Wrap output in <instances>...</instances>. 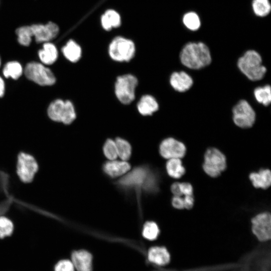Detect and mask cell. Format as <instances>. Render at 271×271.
Wrapping results in <instances>:
<instances>
[{
	"mask_svg": "<svg viewBox=\"0 0 271 271\" xmlns=\"http://www.w3.org/2000/svg\"><path fill=\"white\" fill-rule=\"evenodd\" d=\"M179 57L183 65L194 70L206 67L212 61L208 47L201 42H190L186 44L182 49Z\"/></svg>",
	"mask_w": 271,
	"mask_h": 271,
	"instance_id": "1",
	"label": "cell"
},
{
	"mask_svg": "<svg viewBox=\"0 0 271 271\" xmlns=\"http://www.w3.org/2000/svg\"><path fill=\"white\" fill-rule=\"evenodd\" d=\"M237 65L240 71L249 80L258 81L262 79L266 68L262 65V58L255 50L246 51L238 60Z\"/></svg>",
	"mask_w": 271,
	"mask_h": 271,
	"instance_id": "2",
	"label": "cell"
},
{
	"mask_svg": "<svg viewBox=\"0 0 271 271\" xmlns=\"http://www.w3.org/2000/svg\"><path fill=\"white\" fill-rule=\"evenodd\" d=\"M48 115L53 121L70 124L76 117L75 109L70 100L57 99L52 102L48 108Z\"/></svg>",
	"mask_w": 271,
	"mask_h": 271,
	"instance_id": "3",
	"label": "cell"
},
{
	"mask_svg": "<svg viewBox=\"0 0 271 271\" xmlns=\"http://www.w3.org/2000/svg\"><path fill=\"white\" fill-rule=\"evenodd\" d=\"M138 79L130 74H123L117 77L114 92L117 99L123 104H129L135 98Z\"/></svg>",
	"mask_w": 271,
	"mask_h": 271,
	"instance_id": "4",
	"label": "cell"
},
{
	"mask_svg": "<svg viewBox=\"0 0 271 271\" xmlns=\"http://www.w3.org/2000/svg\"><path fill=\"white\" fill-rule=\"evenodd\" d=\"M135 45L130 40L121 37L115 38L110 43L108 54L110 57L117 62H128L134 57Z\"/></svg>",
	"mask_w": 271,
	"mask_h": 271,
	"instance_id": "5",
	"label": "cell"
},
{
	"mask_svg": "<svg viewBox=\"0 0 271 271\" xmlns=\"http://www.w3.org/2000/svg\"><path fill=\"white\" fill-rule=\"evenodd\" d=\"M26 77L41 86L53 85L56 81L52 71L44 65L36 62H30L24 69Z\"/></svg>",
	"mask_w": 271,
	"mask_h": 271,
	"instance_id": "6",
	"label": "cell"
},
{
	"mask_svg": "<svg viewBox=\"0 0 271 271\" xmlns=\"http://www.w3.org/2000/svg\"><path fill=\"white\" fill-rule=\"evenodd\" d=\"M226 168L225 155L215 148L208 149L204 155V171L212 177H218Z\"/></svg>",
	"mask_w": 271,
	"mask_h": 271,
	"instance_id": "7",
	"label": "cell"
},
{
	"mask_svg": "<svg viewBox=\"0 0 271 271\" xmlns=\"http://www.w3.org/2000/svg\"><path fill=\"white\" fill-rule=\"evenodd\" d=\"M232 114L234 123L240 128H250L255 121V112L245 100H240L235 105L232 109Z\"/></svg>",
	"mask_w": 271,
	"mask_h": 271,
	"instance_id": "8",
	"label": "cell"
},
{
	"mask_svg": "<svg viewBox=\"0 0 271 271\" xmlns=\"http://www.w3.org/2000/svg\"><path fill=\"white\" fill-rule=\"evenodd\" d=\"M251 231L260 242L269 241L271 238V216L269 212L257 214L251 220Z\"/></svg>",
	"mask_w": 271,
	"mask_h": 271,
	"instance_id": "9",
	"label": "cell"
},
{
	"mask_svg": "<svg viewBox=\"0 0 271 271\" xmlns=\"http://www.w3.org/2000/svg\"><path fill=\"white\" fill-rule=\"evenodd\" d=\"M38 170V163L32 156L25 153L19 154L17 165V173L21 181L25 183L31 182Z\"/></svg>",
	"mask_w": 271,
	"mask_h": 271,
	"instance_id": "10",
	"label": "cell"
},
{
	"mask_svg": "<svg viewBox=\"0 0 271 271\" xmlns=\"http://www.w3.org/2000/svg\"><path fill=\"white\" fill-rule=\"evenodd\" d=\"M159 152L163 158L168 160L181 159L186 154V148L182 142L170 137L162 141L159 147Z\"/></svg>",
	"mask_w": 271,
	"mask_h": 271,
	"instance_id": "11",
	"label": "cell"
},
{
	"mask_svg": "<svg viewBox=\"0 0 271 271\" xmlns=\"http://www.w3.org/2000/svg\"><path fill=\"white\" fill-rule=\"evenodd\" d=\"M31 27L33 35L38 43L48 42L55 38L59 32L58 26L52 22L46 25H33Z\"/></svg>",
	"mask_w": 271,
	"mask_h": 271,
	"instance_id": "12",
	"label": "cell"
},
{
	"mask_svg": "<svg viewBox=\"0 0 271 271\" xmlns=\"http://www.w3.org/2000/svg\"><path fill=\"white\" fill-rule=\"evenodd\" d=\"M149 175L147 170L143 167L136 168L124 174L119 182L125 187H139L145 185Z\"/></svg>",
	"mask_w": 271,
	"mask_h": 271,
	"instance_id": "13",
	"label": "cell"
},
{
	"mask_svg": "<svg viewBox=\"0 0 271 271\" xmlns=\"http://www.w3.org/2000/svg\"><path fill=\"white\" fill-rule=\"evenodd\" d=\"M71 261L77 271H91L92 256L84 250L74 251L71 255Z\"/></svg>",
	"mask_w": 271,
	"mask_h": 271,
	"instance_id": "14",
	"label": "cell"
},
{
	"mask_svg": "<svg viewBox=\"0 0 271 271\" xmlns=\"http://www.w3.org/2000/svg\"><path fill=\"white\" fill-rule=\"evenodd\" d=\"M170 83L174 90L183 92L192 87L193 80L192 77L184 71L174 72L170 76Z\"/></svg>",
	"mask_w": 271,
	"mask_h": 271,
	"instance_id": "15",
	"label": "cell"
},
{
	"mask_svg": "<svg viewBox=\"0 0 271 271\" xmlns=\"http://www.w3.org/2000/svg\"><path fill=\"white\" fill-rule=\"evenodd\" d=\"M148 257L150 262L160 266L167 265L170 261V254L167 248L163 246H155L150 248Z\"/></svg>",
	"mask_w": 271,
	"mask_h": 271,
	"instance_id": "16",
	"label": "cell"
},
{
	"mask_svg": "<svg viewBox=\"0 0 271 271\" xmlns=\"http://www.w3.org/2000/svg\"><path fill=\"white\" fill-rule=\"evenodd\" d=\"M103 168L108 175L116 177L125 174L130 170V166L126 161L113 160L106 162Z\"/></svg>",
	"mask_w": 271,
	"mask_h": 271,
	"instance_id": "17",
	"label": "cell"
},
{
	"mask_svg": "<svg viewBox=\"0 0 271 271\" xmlns=\"http://www.w3.org/2000/svg\"><path fill=\"white\" fill-rule=\"evenodd\" d=\"M137 109L142 115H151L159 109V104L151 95H143L137 103Z\"/></svg>",
	"mask_w": 271,
	"mask_h": 271,
	"instance_id": "18",
	"label": "cell"
},
{
	"mask_svg": "<svg viewBox=\"0 0 271 271\" xmlns=\"http://www.w3.org/2000/svg\"><path fill=\"white\" fill-rule=\"evenodd\" d=\"M249 178L255 188L267 189L271 184V173L267 169H262L258 172H252L249 174Z\"/></svg>",
	"mask_w": 271,
	"mask_h": 271,
	"instance_id": "19",
	"label": "cell"
},
{
	"mask_svg": "<svg viewBox=\"0 0 271 271\" xmlns=\"http://www.w3.org/2000/svg\"><path fill=\"white\" fill-rule=\"evenodd\" d=\"M38 55L42 63L51 65L57 60L58 53L56 46L48 42L44 44L43 49L39 51Z\"/></svg>",
	"mask_w": 271,
	"mask_h": 271,
	"instance_id": "20",
	"label": "cell"
},
{
	"mask_svg": "<svg viewBox=\"0 0 271 271\" xmlns=\"http://www.w3.org/2000/svg\"><path fill=\"white\" fill-rule=\"evenodd\" d=\"M62 53L69 61L75 63L81 57L82 51L80 46L72 40H70L62 48Z\"/></svg>",
	"mask_w": 271,
	"mask_h": 271,
	"instance_id": "21",
	"label": "cell"
},
{
	"mask_svg": "<svg viewBox=\"0 0 271 271\" xmlns=\"http://www.w3.org/2000/svg\"><path fill=\"white\" fill-rule=\"evenodd\" d=\"M101 22L104 29L110 30L120 25V17L118 13L113 10H108L101 16Z\"/></svg>",
	"mask_w": 271,
	"mask_h": 271,
	"instance_id": "22",
	"label": "cell"
},
{
	"mask_svg": "<svg viewBox=\"0 0 271 271\" xmlns=\"http://www.w3.org/2000/svg\"><path fill=\"white\" fill-rule=\"evenodd\" d=\"M166 170L168 175L174 179L181 178L185 173L181 159L179 158L169 159L166 163Z\"/></svg>",
	"mask_w": 271,
	"mask_h": 271,
	"instance_id": "23",
	"label": "cell"
},
{
	"mask_svg": "<svg viewBox=\"0 0 271 271\" xmlns=\"http://www.w3.org/2000/svg\"><path fill=\"white\" fill-rule=\"evenodd\" d=\"M254 97L256 101L267 106L271 102V91L269 85L259 86L255 88L253 91Z\"/></svg>",
	"mask_w": 271,
	"mask_h": 271,
	"instance_id": "24",
	"label": "cell"
},
{
	"mask_svg": "<svg viewBox=\"0 0 271 271\" xmlns=\"http://www.w3.org/2000/svg\"><path fill=\"white\" fill-rule=\"evenodd\" d=\"M23 69L22 65L17 61L9 62L5 65L3 74L6 78L18 79L22 74Z\"/></svg>",
	"mask_w": 271,
	"mask_h": 271,
	"instance_id": "25",
	"label": "cell"
},
{
	"mask_svg": "<svg viewBox=\"0 0 271 271\" xmlns=\"http://www.w3.org/2000/svg\"><path fill=\"white\" fill-rule=\"evenodd\" d=\"M115 142L118 157L123 161L128 160L131 153V147L130 144L126 140L120 138H117Z\"/></svg>",
	"mask_w": 271,
	"mask_h": 271,
	"instance_id": "26",
	"label": "cell"
},
{
	"mask_svg": "<svg viewBox=\"0 0 271 271\" xmlns=\"http://www.w3.org/2000/svg\"><path fill=\"white\" fill-rule=\"evenodd\" d=\"M252 8L255 15L264 17L269 14L271 11V5L269 0H253Z\"/></svg>",
	"mask_w": 271,
	"mask_h": 271,
	"instance_id": "27",
	"label": "cell"
},
{
	"mask_svg": "<svg viewBox=\"0 0 271 271\" xmlns=\"http://www.w3.org/2000/svg\"><path fill=\"white\" fill-rule=\"evenodd\" d=\"M183 23L187 29L193 31L198 30L201 26L200 18L194 12L186 13L183 17Z\"/></svg>",
	"mask_w": 271,
	"mask_h": 271,
	"instance_id": "28",
	"label": "cell"
},
{
	"mask_svg": "<svg viewBox=\"0 0 271 271\" xmlns=\"http://www.w3.org/2000/svg\"><path fill=\"white\" fill-rule=\"evenodd\" d=\"M19 43L23 46H28L30 44L33 36L31 26H23L16 30Z\"/></svg>",
	"mask_w": 271,
	"mask_h": 271,
	"instance_id": "29",
	"label": "cell"
},
{
	"mask_svg": "<svg viewBox=\"0 0 271 271\" xmlns=\"http://www.w3.org/2000/svg\"><path fill=\"white\" fill-rule=\"evenodd\" d=\"M160 232L158 225L154 221L147 222L143 227V235L150 240H155Z\"/></svg>",
	"mask_w": 271,
	"mask_h": 271,
	"instance_id": "30",
	"label": "cell"
},
{
	"mask_svg": "<svg viewBox=\"0 0 271 271\" xmlns=\"http://www.w3.org/2000/svg\"><path fill=\"white\" fill-rule=\"evenodd\" d=\"M14 225L8 218L0 217V239L10 237L13 234Z\"/></svg>",
	"mask_w": 271,
	"mask_h": 271,
	"instance_id": "31",
	"label": "cell"
},
{
	"mask_svg": "<svg viewBox=\"0 0 271 271\" xmlns=\"http://www.w3.org/2000/svg\"><path fill=\"white\" fill-rule=\"evenodd\" d=\"M103 151L105 157L109 160H115L118 157L115 141L112 139H107L105 141Z\"/></svg>",
	"mask_w": 271,
	"mask_h": 271,
	"instance_id": "32",
	"label": "cell"
},
{
	"mask_svg": "<svg viewBox=\"0 0 271 271\" xmlns=\"http://www.w3.org/2000/svg\"><path fill=\"white\" fill-rule=\"evenodd\" d=\"M75 269L71 260L66 258L58 260L53 267L54 271H75Z\"/></svg>",
	"mask_w": 271,
	"mask_h": 271,
	"instance_id": "33",
	"label": "cell"
},
{
	"mask_svg": "<svg viewBox=\"0 0 271 271\" xmlns=\"http://www.w3.org/2000/svg\"><path fill=\"white\" fill-rule=\"evenodd\" d=\"M180 190L182 196L193 195V187L191 184L187 182L179 183Z\"/></svg>",
	"mask_w": 271,
	"mask_h": 271,
	"instance_id": "34",
	"label": "cell"
},
{
	"mask_svg": "<svg viewBox=\"0 0 271 271\" xmlns=\"http://www.w3.org/2000/svg\"><path fill=\"white\" fill-rule=\"evenodd\" d=\"M173 206L178 209H184V203L182 196H174L172 199Z\"/></svg>",
	"mask_w": 271,
	"mask_h": 271,
	"instance_id": "35",
	"label": "cell"
},
{
	"mask_svg": "<svg viewBox=\"0 0 271 271\" xmlns=\"http://www.w3.org/2000/svg\"><path fill=\"white\" fill-rule=\"evenodd\" d=\"M183 199L184 208L189 209L193 207L194 202L193 195L184 196Z\"/></svg>",
	"mask_w": 271,
	"mask_h": 271,
	"instance_id": "36",
	"label": "cell"
},
{
	"mask_svg": "<svg viewBox=\"0 0 271 271\" xmlns=\"http://www.w3.org/2000/svg\"><path fill=\"white\" fill-rule=\"evenodd\" d=\"M171 190L174 196H182L180 190L179 182L173 183L171 187Z\"/></svg>",
	"mask_w": 271,
	"mask_h": 271,
	"instance_id": "37",
	"label": "cell"
},
{
	"mask_svg": "<svg viewBox=\"0 0 271 271\" xmlns=\"http://www.w3.org/2000/svg\"><path fill=\"white\" fill-rule=\"evenodd\" d=\"M5 86L3 78L0 76V97H2L5 93Z\"/></svg>",
	"mask_w": 271,
	"mask_h": 271,
	"instance_id": "38",
	"label": "cell"
},
{
	"mask_svg": "<svg viewBox=\"0 0 271 271\" xmlns=\"http://www.w3.org/2000/svg\"><path fill=\"white\" fill-rule=\"evenodd\" d=\"M1 59H0V66H1Z\"/></svg>",
	"mask_w": 271,
	"mask_h": 271,
	"instance_id": "39",
	"label": "cell"
}]
</instances>
